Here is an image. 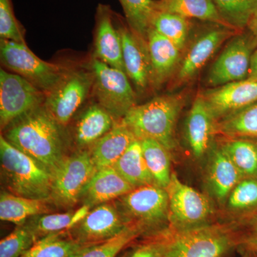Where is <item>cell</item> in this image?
Segmentation results:
<instances>
[{
    "label": "cell",
    "mask_w": 257,
    "mask_h": 257,
    "mask_svg": "<svg viewBox=\"0 0 257 257\" xmlns=\"http://www.w3.org/2000/svg\"><path fill=\"white\" fill-rule=\"evenodd\" d=\"M233 163L243 175L257 173V145L243 140H236L223 147Z\"/></svg>",
    "instance_id": "34"
},
{
    "label": "cell",
    "mask_w": 257,
    "mask_h": 257,
    "mask_svg": "<svg viewBox=\"0 0 257 257\" xmlns=\"http://www.w3.org/2000/svg\"><path fill=\"white\" fill-rule=\"evenodd\" d=\"M127 257H164V248L153 243L144 245L137 248Z\"/></svg>",
    "instance_id": "39"
},
{
    "label": "cell",
    "mask_w": 257,
    "mask_h": 257,
    "mask_svg": "<svg viewBox=\"0 0 257 257\" xmlns=\"http://www.w3.org/2000/svg\"><path fill=\"white\" fill-rule=\"evenodd\" d=\"M221 126L231 136L257 138V102L229 115Z\"/></svg>",
    "instance_id": "32"
},
{
    "label": "cell",
    "mask_w": 257,
    "mask_h": 257,
    "mask_svg": "<svg viewBox=\"0 0 257 257\" xmlns=\"http://www.w3.org/2000/svg\"><path fill=\"white\" fill-rule=\"evenodd\" d=\"M47 94L17 74L0 69V126L5 130L20 116L44 105Z\"/></svg>",
    "instance_id": "8"
},
{
    "label": "cell",
    "mask_w": 257,
    "mask_h": 257,
    "mask_svg": "<svg viewBox=\"0 0 257 257\" xmlns=\"http://www.w3.org/2000/svg\"><path fill=\"white\" fill-rule=\"evenodd\" d=\"M140 142L147 167L155 184L162 188H167L172 175L168 149L152 139H145Z\"/></svg>",
    "instance_id": "27"
},
{
    "label": "cell",
    "mask_w": 257,
    "mask_h": 257,
    "mask_svg": "<svg viewBox=\"0 0 257 257\" xmlns=\"http://www.w3.org/2000/svg\"><path fill=\"white\" fill-rule=\"evenodd\" d=\"M248 79L257 81V50L253 52L252 55H251Z\"/></svg>",
    "instance_id": "41"
},
{
    "label": "cell",
    "mask_w": 257,
    "mask_h": 257,
    "mask_svg": "<svg viewBox=\"0 0 257 257\" xmlns=\"http://www.w3.org/2000/svg\"><path fill=\"white\" fill-rule=\"evenodd\" d=\"M62 128L43 105L11 123L3 137L54 173L66 157Z\"/></svg>",
    "instance_id": "1"
},
{
    "label": "cell",
    "mask_w": 257,
    "mask_h": 257,
    "mask_svg": "<svg viewBox=\"0 0 257 257\" xmlns=\"http://www.w3.org/2000/svg\"><path fill=\"white\" fill-rule=\"evenodd\" d=\"M91 69L94 74L92 92L98 104L115 120L121 119L136 104V94L124 71L108 65L93 57Z\"/></svg>",
    "instance_id": "5"
},
{
    "label": "cell",
    "mask_w": 257,
    "mask_h": 257,
    "mask_svg": "<svg viewBox=\"0 0 257 257\" xmlns=\"http://www.w3.org/2000/svg\"><path fill=\"white\" fill-rule=\"evenodd\" d=\"M252 28L253 32H254L255 35L257 37V11L256 13L253 15V22H252Z\"/></svg>",
    "instance_id": "42"
},
{
    "label": "cell",
    "mask_w": 257,
    "mask_h": 257,
    "mask_svg": "<svg viewBox=\"0 0 257 257\" xmlns=\"http://www.w3.org/2000/svg\"><path fill=\"white\" fill-rule=\"evenodd\" d=\"M73 212L41 214L32 217L27 224L38 240L47 235L69 230Z\"/></svg>",
    "instance_id": "35"
},
{
    "label": "cell",
    "mask_w": 257,
    "mask_h": 257,
    "mask_svg": "<svg viewBox=\"0 0 257 257\" xmlns=\"http://www.w3.org/2000/svg\"><path fill=\"white\" fill-rule=\"evenodd\" d=\"M182 104L181 96H157L133 106L121 120L138 140L152 139L170 150L175 147L176 121Z\"/></svg>",
    "instance_id": "3"
},
{
    "label": "cell",
    "mask_w": 257,
    "mask_h": 257,
    "mask_svg": "<svg viewBox=\"0 0 257 257\" xmlns=\"http://www.w3.org/2000/svg\"><path fill=\"white\" fill-rule=\"evenodd\" d=\"M151 28L173 42L181 50L188 37L189 23L187 18L180 15L159 10L152 20Z\"/></svg>",
    "instance_id": "31"
},
{
    "label": "cell",
    "mask_w": 257,
    "mask_h": 257,
    "mask_svg": "<svg viewBox=\"0 0 257 257\" xmlns=\"http://www.w3.org/2000/svg\"><path fill=\"white\" fill-rule=\"evenodd\" d=\"M251 55L247 39L234 37L211 66L207 79L208 84L217 87L248 78Z\"/></svg>",
    "instance_id": "9"
},
{
    "label": "cell",
    "mask_w": 257,
    "mask_h": 257,
    "mask_svg": "<svg viewBox=\"0 0 257 257\" xmlns=\"http://www.w3.org/2000/svg\"><path fill=\"white\" fill-rule=\"evenodd\" d=\"M256 231H257V227H256Z\"/></svg>",
    "instance_id": "44"
},
{
    "label": "cell",
    "mask_w": 257,
    "mask_h": 257,
    "mask_svg": "<svg viewBox=\"0 0 257 257\" xmlns=\"http://www.w3.org/2000/svg\"><path fill=\"white\" fill-rule=\"evenodd\" d=\"M0 58L5 67L26 79L46 94L68 71L62 66L39 58L26 44L12 40H0Z\"/></svg>",
    "instance_id": "4"
},
{
    "label": "cell",
    "mask_w": 257,
    "mask_h": 257,
    "mask_svg": "<svg viewBox=\"0 0 257 257\" xmlns=\"http://www.w3.org/2000/svg\"><path fill=\"white\" fill-rule=\"evenodd\" d=\"M119 32L122 45V60L125 73L138 90H145L152 82L151 61L146 40L132 30L120 27Z\"/></svg>",
    "instance_id": "15"
},
{
    "label": "cell",
    "mask_w": 257,
    "mask_h": 257,
    "mask_svg": "<svg viewBox=\"0 0 257 257\" xmlns=\"http://www.w3.org/2000/svg\"><path fill=\"white\" fill-rule=\"evenodd\" d=\"M131 30L146 40L152 20L158 10V2L153 0H119Z\"/></svg>",
    "instance_id": "29"
},
{
    "label": "cell",
    "mask_w": 257,
    "mask_h": 257,
    "mask_svg": "<svg viewBox=\"0 0 257 257\" xmlns=\"http://www.w3.org/2000/svg\"><path fill=\"white\" fill-rule=\"evenodd\" d=\"M166 189L169 197V211L176 222L196 224L205 220L210 214L211 206L207 198L182 183L175 174H172Z\"/></svg>",
    "instance_id": "12"
},
{
    "label": "cell",
    "mask_w": 257,
    "mask_h": 257,
    "mask_svg": "<svg viewBox=\"0 0 257 257\" xmlns=\"http://www.w3.org/2000/svg\"><path fill=\"white\" fill-rule=\"evenodd\" d=\"M213 117L231 114L257 102V81L243 79L208 90L202 96Z\"/></svg>",
    "instance_id": "14"
},
{
    "label": "cell",
    "mask_w": 257,
    "mask_h": 257,
    "mask_svg": "<svg viewBox=\"0 0 257 257\" xmlns=\"http://www.w3.org/2000/svg\"><path fill=\"white\" fill-rule=\"evenodd\" d=\"M36 241L26 223L18 226L0 241V257H21Z\"/></svg>",
    "instance_id": "36"
},
{
    "label": "cell",
    "mask_w": 257,
    "mask_h": 257,
    "mask_svg": "<svg viewBox=\"0 0 257 257\" xmlns=\"http://www.w3.org/2000/svg\"><path fill=\"white\" fill-rule=\"evenodd\" d=\"M136 139L121 120L115 121L113 127L91 147L89 152L96 170L113 167Z\"/></svg>",
    "instance_id": "19"
},
{
    "label": "cell",
    "mask_w": 257,
    "mask_h": 257,
    "mask_svg": "<svg viewBox=\"0 0 257 257\" xmlns=\"http://www.w3.org/2000/svg\"><path fill=\"white\" fill-rule=\"evenodd\" d=\"M147 42L151 61L152 82L158 85L172 73L178 63L180 50L152 28L147 34Z\"/></svg>",
    "instance_id": "22"
},
{
    "label": "cell",
    "mask_w": 257,
    "mask_h": 257,
    "mask_svg": "<svg viewBox=\"0 0 257 257\" xmlns=\"http://www.w3.org/2000/svg\"><path fill=\"white\" fill-rule=\"evenodd\" d=\"M229 204L233 209H242L257 204V181L246 179L241 181L230 193Z\"/></svg>",
    "instance_id": "38"
},
{
    "label": "cell",
    "mask_w": 257,
    "mask_h": 257,
    "mask_svg": "<svg viewBox=\"0 0 257 257\" xmlns=\"http://www.w3.org/2000/svg\"><path fill=\"white\" fill-rule=\"evenodd\" d=\"M90 209L91 208L89 206L83 204L82 207H79L77 211H74L73 214H72V220H71L70 229L69 230L73 229L74 226L79 224L89 214Z\"/></svg>",
    "instance_id": "40"
},
{
    "label": "cell",
    "mask_w": 257,
    "mask_h": 257,
    "mask_svg": "<svg viewBox=\"0 0 257 257\" xmlns=\"http://www.w3.org/2000/svg\"><path fill=\"white\" fill-rule=\"evenodd\" d=\"M96 171L90 152L87 150L65 157L53 173L49 201L62 209L74 207Z\"/></svg>",
    "instance_id": "6"
},
{
    "label": "cell",
    "mask_w": 257,
    "mask_h": 257,
    "mask_svg": "<svg viewBox=\"0 0 257 257\" xmlns=\"http://www.w3.org/2000/svg\"><path fill=\"white\" fill-rule=\"evenodd\" d=\"M0 162L2 177L8 192L31 199L50 200L53 173L13 146L3 135L0 137Z\"/></svg>",
    "instance_id": "2"
},
{
    "label": "cell",
    "mask_w": 257,
    "mask_h": 257,
    "mask_svg": "<svg viewBox=\"0 0 257 257\" xmlns=\"http://www.w3.org/2000/svg\"><path fill=\"white\" fill-rule=\"evenodd\" d=\"M134 189L114 167H105L96 170L83 191L80 200L92 208L121 197Z\"/></svg>",
    "instance_id": "17"
},
{
    "label": "cell",
    "mask_w": 257,
    "mask_h": 257,
    "mask_svg": "<svg viewBox=\"0 0 257 257\" xmlns=\"http://www.w3.org/2000/svg\"><path fill=\"white\" fill-rule=\"evenodd\" d=\"M141 231L138 226H128L111 239L83 246L71 257H116Z\"/></svg>",
    "instance_id": "30"
},
{
    "label": "cell",
    "mask_w": 257,
    "mask_h": 257,
    "mask_svg": "<svg viewBox=\"0 0 257 257\" xmlns=\"http://www.w3.org/2000/svg\"><path fill=\"white\" fill-rule=\"evenodd\" d=\"M116 120L99 104H92L79 116L74 138L81 148L92 147L114 126Z\"/></svg>",
    "instance_id": "21"
},
{
    "label": "cell",
    "mask_w": 257,
    "mask_h": 257,
    "mask_svg": "<svg viewBox=\"0 0 257 257\" xmlns=\"http://www.w3.org/2000/svg\"><path fill=\"white\" fill-rule=\"evenodd\" d=\"M225 21L242 28L257 11V0H213Z\"/></svg>",
    "instance_id": "33"
},
{
    "label": "cell",
    "mask_w": 257,
    "mask_h": 257,
    "mask_svg": "<svg viewBox=\"0 0 257 257\" xmlns=\"http://www.w3.org/2000/svg\"><path fill=\"white\" fill-rule=\"evenodd\" d=\"M251 242H252L253 246H254V247L256 248L257 249V237L254 238V239L252 240V241H251Z\"/></svg>",
    "instance_id": "43"
},
{
    "label": "cell",
    "mask_w": 257,
    "mask_h": 257,
    "mask_svg": "<svg viewBox=\"0 0 257 257\" xmlns=\"http://www.w3.org/2000/svg\"><path fill=\"white\" fill-rule=\"evenodd\" d=\"M231 35L229 29L222 28L209 30L199 37L182 61L177 75L179 82L194 77Z\"/></svg>",
    "instance_id": "18"
},
{
    "label": "cell",
    "mask_w": 257,
    "mask_h": 257,
    "mask_svg": "<svg viewBox=\"0 0 257 257\" xmlns=\"http://www.w3.org/2000/svg\"><path fill=\"white\" fill-rule=\"evenodd\" d=\"M229 244L224 234L210 230H196L179 235L163 246L164 257H221Z\"/></svg>",
    "instance_id": "13"
},
{
    "label": "cell",
    "mask_w": 257,
    "mask_h": 257,
    "mask_svg": "<svg viewBox=\"0 0 257 257\" xmlns=\"http://www.w3.org/2000/svg\"><path fill=\"white\" fill-rule=\"evenodd\" d=\"M127 226L118 209L105 203L94 207L70 230H72V237L85 246L111 239Z\"/></svg>",
    "instance_id": "11"
},
{
    "label": "cell",
    "mask_w": 257,
    "mask_h": 257,
    "mask_svg": "<svg viewBox=\"0 0 257 257\" xmlns=\"http://www.w3.org/2000/svg\"><path fill=\"white\" fill-rule=\"evenodd\" d=\"M49 202L4 191L0 195V219L18 226L25 224L28 218L50 213Z\"/></svg>",
    "instance_id": "23"
},
{
    "label": "cell",
    "mask_w": 257,
    "mask_h": 257,
    "mask_svg": "<svg viewBox=\"0 0 257 257\" xmlns=\"http://www.w3.org/2000/svg\"><path fill=\"white\" fill-rule=\"evenodd\" d=\"M93 85L92 69L68 70L57 85L47 94L44 106L51 116L64 127L87 99Z\"/></svg>",
    "instance_id": "7"
},
{
    "label": "cell",
    "mask_w": 257,
    "mask_h": 257,
    "mask_svg": "<svg viewBox=\"0 0 257 257\" xmlns=\"http://www.w3.org/2000/svg\"><path fill=\"white\" fill-rule=\"evenodd\" d=\"M83 246L62 231L37 240L21 257H71Z\"/></svg>",
    "instance_id": "28"
},
{
    "label": "cell",
    "mask_w": 257,
    "mask_h": 257,
    "mask_svg": "<svg viewBox=\"0 0 257 257\" xmlns=\"http://www.w3.org/2000/svg\"><path fill=\"white\" fill-rule=\"evenodd\" d=\"M135 188L155 184L144 157L140 140H134L127 150L113 166Z\"/></svg>",
    "instance_id": "26"
},
{
    "label": "cell",
    "mask_w": 257,
    "mask_h": 257,
    "mask_svg": "<svg viewBox=\"0 0 257 257\" xmlns=\"http://www.w3.org/2000/svg\"><path fill=\"white\" fill-rule=\"evenodd\" d=\"M94 57L125 72L119 29L115 28L112 12L107 5H99L96 9Z\"/></svg>",
    "instance_id": "16"
},
{
    "label": "cell",
    "mask_w": 257,
    "mask_h": 257,
    "mask_svg": "<svg viewBox=\"0 0 257 257\" xmlns=\"http://www.w3.org/2000/svg\"><path fill=\"white\" fill-rule=\"evenodd\" d=\"M0 37L26 44L21 25L15 17L12 0H0Z\"/></svg>",
    "instance_id": "37"
},
{
    "label": "cell",
    "mask_w": 257,
    "mask_h": 257,
    "mask_svg": "<svg viewBox=\"0 0 257 257\" xmlns=\"http://www.w3.org/2000/svg\"><path fill=\"white\" fill-rule=\"evenodd\" d=\"M209 174L213 192L221 200L230 194L243 176L224 148L213 154Z\"/></svg>",
    "instance_id": "24"
},
{
    "label": "cell",
    "mask_w": 257,
    "mask_h": 257,
    "mask_svg": "<svg viewBox=\"0 0 257 257\" xmlns=\"http://www.w3.org/2000/svg\"><path fill=\"white\" fill-rule=\"evenodd\" d=\"M213 119L204 99L198 96L189 111L185 126L186 138L197 157L204 155L210 145Z\"/></svg>",
    "instance_id": "20"
},
{
    "label": "cell",
    "mask_w": 257,
    "mask_h": 257,
    "mask_svg": "<svg viewBox=\"0 0 257 257\" xmlns=\"http://www.w3.org/2000/svg\"><path fill=\"white\" fill-rule=\"evenodd\" d=\"M158 10L184 17L219 24L223 28L232 27L221 17L213 0H160Z\"/></svg>",
    "instance_id": "25"
},
{
    "label": "cell",
    "mask_w": 257,
    "mask_h": 257,
    "mask_svg": "<svg viewBox=\"0 0 257 257\" xmlns=\"http://www.w3.org/2000/svg\"><path fill=\"white\" fill-rule=\"evenodd\" d=\"M119 199L126 212L143 224L160 222L169 211L167 189L156 184L137 187Z\"/></svg>",
    "instance_id": "10"
}]
</instances>
